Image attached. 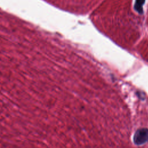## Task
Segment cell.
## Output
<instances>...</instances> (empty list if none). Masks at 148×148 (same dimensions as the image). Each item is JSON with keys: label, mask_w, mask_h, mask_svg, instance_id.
<instances>
[{"label": "cell", "mask_w": 148, "mask_h": 148, "mask_svg": "<svg viewBox=\"0 0 148 148\" xmlns=\"http://www.w3.org/2000/svg\"><path fill=\"white\" fill-rule=\"evenodd\" d=\"M145 0H135V9L139 13H142L143 12V6L145 3Z\"/></svg>", "instance_id": "2"}, {"label": "cell", "mask_w": 148, "mask_h": 148, "mask_svg": "<svg viewBox=\"0 0 148 148\" xmlns=\"http://www.w3.org/2000/svg\"><path fill=\"white\" fill-rule=\"evenodd\" d=\"M134 142L137 145H141L148 141V129L142 128L138 129L133 138Z\"/></svg>", "instance_id": "1"}]
</instances>
